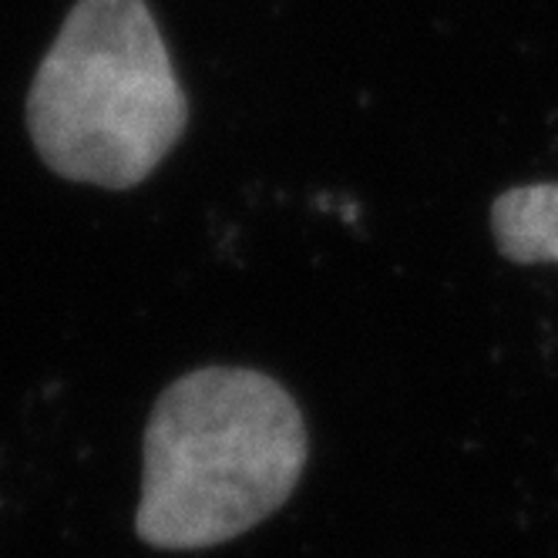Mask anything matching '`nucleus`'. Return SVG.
<instances>
[{"mask_svg": "<svg viewBox=\"0 0 558 558\" xmlns=\"http://www.w3.org/2000/svg\"><path fill=\"white\" fill-rule=\"evenodd\" d=\"M306 464V427L272 377L206 367L175 380L148 417L135 511L151 548H213L283 505Z\"/></svg>", "mask_w": 558, "mask_h": 558, "instance_id": "1", "label": "nucleus"}, {"mask_svg": "<svg viewBox=\"0 0 558 558\" xmlns=\"http://www.w3.org/2000/svg\"><path fill=\"white\" fill-rule=\"evenodd\" d=\"M185 122L189 101L145 0H77L27 95V129L48 169L132 189Z\"/></svg>", "mask_w": 558, "mask_h": 558, "instance_id": "2", "label": "nucleus"}, {"mask_svg": "<svg viewBox=\"0 0 558 558\" xmlns=\"http://www.w3.org/2000/svg\"><path fill=\"white\" fill-rule=\"evenodd\" d=\"M498 250L514 263H558V185H522L492 209Z\"/></svg>", "mask_w": 558, "mask_h": 558, "instance_id": "3", "label": "nucleus"}]
</instances>
